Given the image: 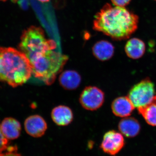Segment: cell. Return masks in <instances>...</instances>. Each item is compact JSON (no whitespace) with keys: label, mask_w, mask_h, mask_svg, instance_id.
Masks as SVG:
<instances>
[{"label":"cell","mask_w":156,"mask_h":156,"mask_svg":"<svg viewBox=\"0 0 156 156\" xmlns=\"http://www.w3.org/2000/svg\"><path fill=\"white\" fill-rule=\"evenodd\" d=\"M0 156H22L17 153L16 147L9 146L8 149L0 154Z\"/></svg>","instance_id":"cell-18"},{"label":"cell","mask_w":156,"mask_h":156,"mask_svg":"<svg viewBox=\"0 0 156 156\" xmlns=\"http://www.w3.org/2000/svg\"><path fill=\"white\" fill-rule=\"evenodd\" d=\"M115 48L111 43L106 41L97 42L92 48L93 55L98 60L105 61L112 58L114 54Z\"/></svg>","instance_id":"cell-14"},{"label":"cell","mask_w":156,"mask_h":156,"mask_svg":"<svg viewBox=\"0 0 156 156\" xmlns=\"http://www.w3.org/2000/svg\"><path fill=\"white\" fill-rule=\"evenodd\" d=\"M32 74L30 62L24 53L14 48L0 47V82L14 88L26 83Z\"/></svg>","instance_id":"cell-2"},{"label":"cell","mask_w":156,"mask_h":156,"mask_svg":"<svg viewBox=\"0 0 156 156\" xmlns=\"http://www.w3.org/2000/svg\"><path fill=\"white\" fill-rule=\"evenodd\" d=\"M56 48V42L47 39L43 29L35 26L30 27L23 32L19 45L20 51L28 60L37 54L55 50Z\"/></svg>","instance_id":"cell-4"},{"label":"cell","mask_w":156,"mask_h":156,"mask_svg":"<svg viewBox=\"0 0 156 156\" xmlns=\"http://www.w3.org/2000/svg\"><path fill=\"white\" fill-rule=\"evenodd\" d=\"M112 110L114 114L121 118L131 115L135 107L128 96L117 98L112 104Z\"/></svg>","instance_id":"cell-9"},{"label":"cell","mask_w":156,"mask_h":156,"mask_svg":"<svg viewBox=\"0 0 156 156\" xmlns=\"http://www.w3.org/2000/svg\"><path fill=\"white\" fill-rule=\"evenodd\" d=\"M155 1H156V0H155Z\"/></svg>","instance_id":"cell-22"},{"label":"cell","mask_w":156,"mask_h":156,"mask_svg":"<svg viewBox=\"0 0 156 156\" xmlns=\"http://www.w3.org/2000/svg\"><path fill=\"white\" fill-rule=\"evenodd\" d=\"M124 144L122 134L115 130H111L104 135L100 148L105 153L114 156L119 152Z\"/></svg>","instance_id":"cell-7"},{"label":"cell","mask_w":156,"mask_h":156,"mask_svg":"<svg viewBox=\"0 0 156 156\" xmlns=\"http://www.w3.org/2000/svg\"><path fill=\"white\" fill-rule=\"evenodd\" d=\"M1 130L3 135L8 140H14L19 137L21 132L20 123L12 118H6L1 124Z\"/></svg>","instance_id":"cell-12"},{"label":"cell","mask_w":156,"mask_h":156,"mask_svg":"<svg viewBox=\"0 0 156 156\" xmlns=\"http://www.w3.org/2000/svg\"><path fill=\"white\" fill-rule=\"evenodd\" d=\"M2 1H6V0H2Z\"/></svg>","instance_id":"cell-21"},{"label":"cell","mask_w":156,"mask_h":156,"mask_svg":"<svg viewBox=\"0 0 156 156\" xmlns=\"http://www.w3.org/2000/svg\"><path fill=\"white\" fill-rule=\"evenodd\" d=\"M118 128L120 133L127 137H134L139 134L140 126L138 120L133 117L124 118L120 121Z\"/></svg>","instance_id":"cell-10"},{"label":"cell","mask_w":156,"mask_h":156,"mask_svg":"<svg viewBox=\"0 0 156 156\" xmlns=\"http://www.w3.org/2000/svg\"><path fill=\"white\" fill-rule=\"evenodd\" d=\"M126 55L129 58L137 59L142 57L145 52L146 46L142 40L133 38L129 39L125 48Z\"/></svg>","instance_id":"cell-15"},{"label":"cell","mask_w":156,"mask_h":156,"mask_svg":"<svg viewBox=\"0 0 156 156\" xmlns=\"http://www.w3.org/2000/svg\"><path fill=\"white\" fill-rule=\"evenodd\" d=\"M137 110L149 125L156 126V103L138 108Z\"/></svg>","instance_id":"cell-16"},{"label":"cell","mask_w":156,"mask_h":156,"mask_svg":"<svg viewBox=\"0 0 156 156\" xmlns=\"http://www.w3.org/2000/svg\"><path fill=\"white\" fill-rule=\"evenodd\" d=\"M39 2H41L42 3H45V2H49L50 0H37Z\"/></svg>","instance_id":"cell-20"},{"label":"cell","mask_w":156,"mask_h":156,"mask_svg":"<svg viewBox=\"0 0 156 156\" xmlns=\"http://www.w3.org/2000/svg\"><path fill=\"white\" fill-rule=\"evenodd\" d=\"M138 22V16L125 7L107 4L95 15L93 28L114 40L122 41L135 32Z\"/></svg>","instance_id":"cell-1"},{"label":"cell","mask_w":156,"mask_h":156,"mask_svg":"<svg viewBox=\"0 0 156 156\" xmlns=\"http://www.w3.org/2000/svg\"><path fill=\"white\" fill-rule=\"evenodd\" d=\"M51 118L58 126H66L72 122L73 115L72 111L65 105H59L54 108L51 112Z\"/></svg>","instance_id":"cell-11"},{"label":"cell","mask_w":156,"mask_h":156,"mask_svg":"<svg viewBox=\"0 0 156 156\" xmlns=\"http://www.w3.org/2000/svg\"><path fill=\"white\" fill-rule=\"evenodd\" d=\"M24 128L29 135L34 137H40L44 134L48 129V125L41 116L33 115L25 120Z\"/></svg>","instance_id":"cell-8"},{"label":"cell","mask_w":156,"mask_h":156,"mask_svg":"<svg viewBox=\"0 0 156 156\" xmlns=\"http://www.w3.org/2000/svg\"><path fill=\"white\" fill-rule=\"evenodd\" d=\"M131 0H111L114 5L125 7L130 3Z\"/></svg>","instance_id":"cell-19"},{"label":"cell","mask_w":156,"mask_h":156,"mask_svg":"<svg viewBox=\"0 0 156 156\" xmlns=\"http://www.w3.org/2000/svg\"><path fill=\"white\" fill-rule=\"evenodd\" d=\"M128 96L137 108L156 103L154 84L150 78H145L131 87Z\"/></svg>","instance_id":"cell-5"},{"label":"cell","mask_w":156,"mask_h":156,"mask_svg":"<svg viewBox=\"0 0 156 156\" xmlns=\"http://www.w3.org/2000/svg\"><path fill=\"white\" fill-rule=\"evenodd\" d=\"M68 59L67 56L51 50L37 54L29 60L34 75L50 85L55 81Z\"/></svg>","instance_id":"cell-3"},{"label":"cell","mask_w":156,"mask_h":156,"mask_svg":"<svg viewBox=\"0 0 156 156\" xmlns=\"http://www.w3.org/2000/svg\"><path fill=\"white\" fill-rule=\"evenodd\" d=\"M105 94L97 87H86L81 92L80 102L86 109L95 111L100 108L104 102Z\"/></svg>","instance_id":"cell-6"},{"label":"cell","mask_w":156,"mask_h":156,"mask_svg":"<svg viewBox=\"0 0 156 156\" xmlns=\"http://www.w3.org/2000/svg\"><path fill=\"white\" fill-rule=\"evenodd\" d=\"M9 140L3 135L0 124V154L5 151L9 148Z\"/></svg>","instance_id":"cell-17"},{"label":"cell","mask_w":156,"mask_h":156,"mask_svg":"<svg viewBox=\"0 0 156 156\" xmlns=\"http://www.w3.org/2000/svg\"><path fill=\"white\" fill-rule=\"evenodd\" d=\"M81 82L80 75L75 70L65 71L59 76V84L66 90H73L76 89L80 86Z\"/></svg>","instance_id":"cell-13"}]
</instances>
